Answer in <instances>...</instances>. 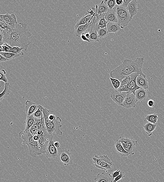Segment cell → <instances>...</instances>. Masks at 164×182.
Wrapping results in <instances>:
<instances>
[{
    "label": "cell",
    "instance_id": "obj_1",
    "mask_svg": "<svg viewBox=\"0 0 164 182\" xmlns=\"http://www.w3.org/2000/svg\"><path fill=\"white\" fill-rule=\"evenodd\" d=\"M0 33L3 36L4 43L8 44L12 47H18L27 51L31 43L29 38L32 35L25 23H18L14 28L1 30Z\"/></svg>",
    "mask_w": 164,
    "mask_h": 182
},
{
    "label": "cell",
    "instance_id": "obj_2",
    "mask_svg": "<svg viewBox=\"0 0 164 182\" xmlns=\"http://www.w3.org/2000/svg\"><path fill=\"white\" fill-rule=\"evenodd\" d=\"M144 60V58H137L134 60L125 59L120 65L111 71L110 76L111 77L118 80L121 82L125 77L133 73H137L146 77L142 71Z\"/></svg>",
    "mask_w": 164,
    "mask_h": 182
},
{
    "label": "cell",
    "instance_id": "obj_3",
    "mask_svg": "<svg viewBox=\"0 0 164 182\" xmlns=\"http://www.w3.org/2000/svg\"><path fill=\"white\" fill-rule=\"evenodd\" d=\"M19 137L24 140L23 143L25 142L28 145L31 156L36 157L42 154L38 142L33 139V135L30 130L27 132L25 130L21 131Z\"/></svg>",
    "mask_w": 164,
    "mask_h": 182
},
{
    "label": "cell",
    "instance_id": "obj_4",
    "mask_svg": "<svg viewBox=\"0 0 164 182\" xmlns=\"http://www.w3.org/2000/svg\"><path fill=\"white\" fill-rule=\"evenodd\" d=\"M117 15V19L118 21V24L123 29L129 23L131 22L132 19L127 10L126 8L122 5L121 6H116L113 8Z\"/></svg>",
    "mask_w": 164,
    "mask_h": 182
},
{
    "label": "cell",
    "instance_id": "obj_5",
    "mask_svg": "<svg viewBox=\"0 0 164 182\" xmlns=\"http://www.w3.org/2000/svg\"><path fill=\"white\" fill-rule=\"evenodd\" d=\"M93 163L95 167L105 170L107 172L111 169L113 163L107 155H95L92 158Z\"/></svg>",
    "mask_w": 164,
    "mask_h": 182
},
{
    "label": "cell",
    "instance_id": "obj_6",
    "mask_svg": "<svg viewBox=\"0 0 164 182\" xmlns=\"http://www.w3.org/2000/svg\"><path fill=\"white\" fill-rule=\"evenodd\" d=\"M61 119L58 116L55 120L45 124L46 130L48 133L53 136L55 134L62 136V132L60 129L62 127V125L61 124Z\"/></svg>",
    "mask_w": 164,
    "mask_h": 182
},
{
    "label": "cell",
    "instance_id": "obj_7",
    "mask_svg": "<svg viewBox=\"0 0 164 182\" xmlns=\"http://www.w3.org/2000/svg\"><path fill=\"white\" fill-rule=\"evenodd\" d=\"M139 75V74L137 73H133L131 74V81L129 84L119 88L117 91L119 92H125L132 93L135 95V91L141 88L137 85L136 81L137 77Z\"/></svg>",
    "mask_w": 164,
    "mask_h": 182
},
{
    "label": "cell",
    "instance_id": "obj_8",
    "mask_svg": "<svg viewBox=\"0 0 164 182\" xmlns=\"http://www.w3.org/2000/svg\"><path fill=\"white\" fill-rule=\"evenodd\" d=\"M119 139L120 140L124 149L127 152L130 153L131 155L134 154L135 145L137 143V140L121 136L120 137Z\"/></svg>",
    "mask_w": 164,
    "mask_h": 182
},
{
    "label": "cell",
    "instance_id": "obj_9",
    "mask_svg": "<svg viewBox=\"0 0 164 182\" xmlns=\"http://www.w3.org/2000/svg\"><path fill=\"white\" fill-rule=\"evenodd\" d=\"M97 18L95 16L93 18L92 24L89 28L86 31L90 33V36L89 40L90 42H99V39L97 31L100 28L97 24L96 22Z\"/></svg>",
    "mask_w": 164,
    "mask_h": 182
},
{
    "label": "cell",
    "instance_id": "obj_10",
    "mask_svg": "<svg viewBox=\"0 0 164 182\" xmlns=\"http://www.w3.org/2000/svg\"><path fill=\"white\" fill-rule=\"evenodd\" d=\"M53 138L49 140L46 148V155L47 158H56L59 156V151L54 145Z\"/></svg>",
    "mask_w": 164,
    "mask_h": 182
},
{
    "label": "cell",
    "instance_id": "obj_11",
    "mask_svg": "<svg viewBox=\"0 0 164 182\" xmlns=\"http://www.w3.org/2000/svg\"><path fill=\"white\" fill-rule=\"evenodd\" d=\"M127 93L125 92H119L115 90L111 93L110 97L114 102L122 106Z\"/></svg>",
    "mask_w": 164,
    "mask_h": 182
},
{
    "label": "cell",
    "instance_id": "obj_12",
    "mask_svg": "<svg viewBox=\"0 0 164 182\" xmlns=\"http://www.w3.org/2000/svg\"><path fill=\"white\" fill-rule=\"evenodd\" d=\"M59 157L61 162L64 165L68 166L72 164L73 159L69 150L66 149L61 150L59 151Z\"/></svg>",
    "mask_w": 164,
    "mask_h": 182
},
{
    "label": "cell",
    "instance_id": "obj_13",
    "mask_svg": "<svg viewBox=\"0 0 164 182\" xmlns=\"http://www.w3.org/2000/svg\"><path fill=\"white\" fill-rule=\"evenodd\" d=\"M137 102L136 98L133 93H128L122 106L127 108H135Z\"/></svg>",
    "mask_w": 164,
    "mask_h": 182
},
{
    "label": "cell",
    "instance_id": "obj_14",
    "mask_svg": "<svg viewBox=\"0 0 164 182\" xmlns=\"http://www.w3.org/2000/svg\"><path fill=\"white\" fill-rule=\"evenodd\" d=\"M106 28L109 33H113L117 35H119L124 33L123 29L121 27L118 23H108Z\"/></svg>",
    "mask_w": 164,
    "mask_h": 182
},
{
    "label": "cell",
    "instance_id": "obj_15",
    "mask_svg": "<svg viewBox=\"0 0 164 182\" xmlns=\"http://www.w3.org/2000/svg\"><path fill=\"white\" fill-rule=\"evenodd\" d=\"M43 113L45 120V124H48L55 120L57 118L56 114L53 111L49 110L46 108H42Z\"/></svg>",
    "mask_w": 164,
    "mask_h": 182
},
{
    "label": "cell",
    "instance_id": "obj_16",
    "mask_svg": "<svg viewBox=\"0 0 164 182\" xmlns=\"http://www.w3.org/2000/svg\"><path fill=\"white\" fill-rule=\"evenodd\" d=\"M2 15L5 22L12 29L15 28V25L18 24V22L16 16L14 14H10L7 13L5 14H2Z\"/></svg>",
    "mask_w": 164,
    "mask_h": 182
},
{
    "label": "cell",
    "instance_id": "obj_17",
    "mask_svg": "<svg viewBox=\"0 0 164 182\" xmlns=\"http://www.w3.org/2000/svg\"><path fill=\"white\" fill-rule=\"evenodd\" d=\"M25 105L26 113L27 116L32 115L38 108L37 104L28 100L26 101Z\"/></svg>",
    "mask_w": 164,
    "mask_h": 182
},
{
    "label": "cell",
    "instance_id": "obj_18",
    "mask_svg": "<svg viewBox=\"0 0 164 182\" xmlns=\"http://www.w3.org/2000/svg\"><path fill=\"white\" fill-rule=\"evenodd\" d=\"M114 146H115L117 152L121 156V157H127L131 155L130 153L127 152L124 149L119 139H117L116 140V141L114 143Z\"/></svg>",
    "mask_w": 164,
    "mask_h": 182
},
{
    "label": "cell",
    "instance_id": "obj_19",
    "mask_svg": "<svg viewBox=\"0 0 164 182\" xmlns=\"http://www.w3.org/2000/svg\"><path fill=\"white\" fill-rule=\"evenodd\" d=\"M136 81L137 84L139 87L146 90H148L149 89V86L146 77L139 74L137 77Z\"/></svg>",
    "mask_w": 164,
    "mask_h": 182
},
{
    "label": "cell",
    "instance_id": "obj_20",
    "mask_svg": "<svg viewBox=\"0 0 164 182\" xmlns=\"http://www.w3.org/2000/svg\"><path fill=\"white\" fill-rule=\"evenodd\" d=\"M137 0H132L126 8L132 19L137 14V10L139 9L137 6Z\"/></svg>",
    "mask_w": 164,
    "mask_h": 182
},
{
    "label": "cell",
    "instance_id": "obj_21",
    "mask_svg": "<svg viewBox=\"0 0 164 182\" xmlns=\"http://www.w3.org/2000/svg\"><path fill=\"white\" fill-rule=\"evenodd\" d=\"M135 96L137 102H144L146 99L147 93L146 90L141 88L135 91Z\"/></svg>",
    "mask_w": 164,
    "mask_h": 182
},
{
    "label": "cell",
    "instance_id": "obj_22",
    "mask_svg": "<svg viewBox=\"0 0 164 182\" xmlns=\"http://www.w3.org/2000/svg\"><path fill=\"white\" fill-rule=\"evenodd\" d=\"M105 17L106 21L108 23H118L116 14L113 9H109L105 14Z\"/></svg>",
    "mask_w": 164,
    "mask_h": 182
},
{
    "label": "cell",
    "instance_id": "obj_23",
    "mask_svg": "<svg viewBox=\"0 0 164 182\" xmlns=\"http://www.w3.org/2000/svg\"><path fill=\"white\" fill-rule=\"evenodd\" d=\"M94 180L96 182H113L111 175H106L105 173H98L95 177Z\"/></svg>",
    "mask_w": 164,
    "mask_h": 182
},
{
    "label": "cell",
    "instance_id": "obj_24",
    "mask_svg": "<svg viewBox=\"0 0 164 182\" xmlns=\"http://www.w3.org/2000/svg\"><path fill=\"white\" fill-rule=\"evenodd\" d=\"M94 17L92 15L89 21L87 24L79 26L76 30H75V35L78 37H80L82 34L84 33L88 29L91 24H92V22L91 21V20Z\"/></svg>",
    "mask_w": 164,
    "mask_h": 182
},
{
    "label": "cell",
    "instance_id": "obj_25",
    "mask_svg": "<svg viewBox=\"0 0 164 182\" xmlns=\"http://www.w3.org/2000/svg\"><path fill=\"white\" fill-rule=\"evenodd\" d=\"M95 8L97 10V14L98 15L106 14L109 10V7L104 1H101L98 5H96Z\"/></svg>",
    "mask_w": 164,
    "mask_h": 182
},
{
    "label": "cell",
    "instance_id": "obj_26",
    "mask_svg": "<svg viewBox=\"0 0 164 182\" xmlns=\"http://www.w3.org/2000/svg\"><path fill=\"white\" fill-rule=\"evenodd\" d=\"M157 124H153L150 123H147L143 126V128L148 136H151L153 132L155 130L157 127Z\"/></svg>",
    "mask_w": 164,
    "mask_h": 182
},
{
    "label": "cell",
    "instance_id": "obj_27",
    "mask_svg": "<svg viewBox=\"0 0 164 182\" xmlns=\"http://www.w3.org/2000/svg\"><path fill=\"white\" fill-rule=\"evenodd\" d=\"M35 118L33 115L30 116H27V119L25 122L26 131H28L32 128L33 125L35 123Z\"/></svg>",
    "mask_w": 164,
    "mask_h": 182
},
{
    "label": "cell",
    "instance_id": "obj_28",
    "mask_svg": "<svg viewBox=\"0 0 164 182\" xmlns=\"http://www.w3.org/2000/svg\"><path fill=\"white\" fill-rule=\"evenodd\" d=\"M105 14H103L100 15H97L96 16V21L100 28H105L107 27L108 22L106 21L105 18Z\"/></svg>",
    "mask_w": 164,
    "mask_h": 182
},
{
    "label": "cell",
    "instance_id": "obj_29",
    "mask_svg": "<svg viewBox=\"0 0 164 182\" xmlns=\"http://www.w3.org/2000/svg\"><path fill=\"white\" fill-rule=\"evenodd\" d=\"M3 92L0 93V101H1L6 98L11 92V87L9 83L5 84Z\"/></svg>",
    "mask_w": 164,
    "mask_h": 182
},
{
    "label": "cell",
    "instance_id": "obj_30",
    "mask_svg": "<svg viewBox=\"0 0 164 182\" xmlns=\"http://www.w3.org/2000/svg\"><path fill=\"white\" fill-rule=\"evenodd\" d=\"M92 16V15L90 14H87L80 18L76 24L75 25V30H76L80 25H84L87 24L89 21Z\"/></svg>",
    "mask_w": 164,
    "mask_h": 182
},
{
    "label": "cell",
    "instance_id": "obj_31",
    "mask_svg": "<svg viewBox=\"0 0 164 182\" xmlns=\"http://www.w3.org/2000/svg\"><path fill=\"white\" fill-rule=\"evenodd\" d=\"M158 117L157 114H153L151 115H147L145 117L144 120L148 123L157 124Z\"/></svg>",
    "mask_w": 164,
    "mask_h": 182
},
{
    "label": "cell",
    "instance_id": "obj_32",
    "mask_svg": "<svg viewBox=\"0 0 164 182\" xmlns=\"http://www.w3.org/2000/svg\"><path fill=\"white\" fill-rule=\"evenodd\" d=\"M38 108L37 110L33 114V115L36 119H41L43 118V116L42 110V108L43 106L39 105H38Z\"/></svg>",
    "mask_w": 164,
    "mask_h": 182
},
{
    "label": "cell",
    "instance_id": "obj_33",
    "mask_svg": "<svg viewBox=\"0 0 164 182\" xmlns=\"http://www.w3.org/2000/svg\"><path fill=\"white\" fill-rule=\"evenodd\" d=\"M0 54L2 55V56H4L9 60H11L15 58H18V57L22 56L21 55L16 54L12 53H6L2 52H0Z\"/></svg>",
    "mask_w": 164,
    "mask_h": 182
},
{
    "label": "cell",
    "instance_id": "obj_34",
    "mask_svg": "<svg viewBox=\"0 0 164 182\" xmlns=\"http://www.w3.org/2000/svg\"><path fill=\"white\" fill-rule=\"evenodd\" d=\"M99 38L102 39L106 37L108 35L107 28H100L97 31Z\"/></svg>",
    "mask_w": 164,
    "mask_h": 182
},
{
    "label": "cell",
    "instance_id": "obj_35",
    "mask_svg": "<svg viewBox=\"0 0 164 182\" xmlns=\"http://www.w3.org/2000/svg\"><path fill=\"white\" fill-rule=\"evenodd\" d=\"M12 47L10 46L8 44L5 43L1 46L0 51L2 52L12 53Z\"/></svg>",
    "mask_w": 164,
    "mask_h": 182
},
{
    "label": "cell",
    "instance_id": "obj_36",
    "mask_svg": "<svg viewBox=\"0 0 164 182\" xmlns=\"http://www.w3.org/2000/svg\"><path fill=\"white\" fill-rule=\"evenodd\" d=\"M111 82L113 85L114 89L115 90H118L121 87V82L118 80L110 77Z\"/></svg>",
    "mask_w": 164,
    "mask_h": 182
},
{
    "label": "cell",
    "instance_id": "obj_37",
    "mask_svg": "<svg viewBox=\"0 0 164 182\" xmlns=\"http://www.w3.org/2000/svg\"><path fill=\"white\" fill-rule=\"evenodd\" d=\"M0 27H1V30H6L10 28L5 22L2 14L0 15Z\"/></svg>",
    "mask_w": 164,
    "mask_h": 182
},
{
    "label": "cell",
    "instance_id": "obj_38",
    "mask_svg": "<svg viewBox=\"0 0 164 182\" xmlns=\"http://www.w3.org/2000/svg\"><path fill=\"white\" fill-rule=\"evenodd\" d=\"M104 2L110 10L113 9L116 5V0H106Z\"/></svg>",
    "mask_w": 164,
    "mask_h": 182
},
{
    "label": "cell",
    "instance_id": "obj_39",
    "mask_svg": "<svg viewBox=\"0 0 164 182\" xmlns=\"http://www.w3.org/2000/svg\"><path fill=\"white\" fill-rule=\"evenodd\" d=\"M131 75L125 77L124 79L121 81V87L119 88L123 87L124 85H125L128 84L131 81Z\"/></svg>",
    "mask_w": 164,
    "mask_h": 182
},
{
    "label": "cell",
    "instance_id": "obj_40",
    "mask_svg": "<svg viewBox=\"0 0 164 182\" xmlns=\"http://www.w3.org/2000/svg\"><path fill=\"white\" fill-rule=\"evenodd\" d=\"M23 49V48L18 47H12V53L16 54L21 55L22 56H23L24 55V53L22 51Z\"/></svg>",
    "mask_w": 164,
    "mask_h": 182
},
{
    "label": "cell",
    "instance_id": "obj_41",
    "mask_svg": "<svg viewBox=\"0 0 164 182\" xmlns=\"http://www.w3.org/2000/svg\"><path fill=\"white\" fill-rule=\"evenodd\" d=\"M0 74L1 75L0 80L4 82L5 83H7L8 80L6 76V72L4 69H1L0 71Z\"/></svg>",
    "mask_w": 164,
    "mask_h": 182
},
{
    "label": "cell",
    "instance_id": "obj_42",
    "mask_svg": "<svg viewBox=\"0 0 164 182\" xmlns=\"http://www.w3.org/2000/svg\"><path fill=\"white\" fill-rule=\"evenodd\" d=\"M125 173L124 172L121 171L119 175L114 179L113 182H117L121 179H123L125 178Z\"/></svg>",
    "mask_w": 164,
    "mask_h": 182
},
{
    "label": "cell",
    "instance_id": "obj_43",
    "mask_svg": "<svg viewBox=\"0 0 164 182\" xmlns=\"http://www.w3.org/2000/svg\"><path fill=\"white\" fill-rule=\"evenodd\" d=\"M121 171L120 170H117L113 172L111 174V176L112 178V180H113V181L114 180V179H115L117 176H118L119 175L120 173L121 172Z\"/></svg>",
    "mask_w": 164,
    "mask_h": 182
},
{
    "label": "cell",
    "instance_id": "obj_44",
    "mask_svg": "<svg viewBox=\"0 0 164 182\" xmlns=\"http://www.w3.org/2000/svg\"><path fill=\"white\" fill-rule=\"evenodd\" d=\"M147 105L150 107L153 108L154 107L155 105V103L154 101L152 100H150L148 101Z\"/></svg>",
    "mask_w": 164,
    "mask_h": 182
},
{
    "label": "cell",
    "instance_id": "obj_45",
    "mask_svg": "<svg viewBox=\"0 0 164 182\" xmlns=\"http://www.w3.org/2000/svg\"><path fill=\"white\" fill-rule=\"evenodd\" d=\"M132 0H124L123 1V3L122 4V6L125 7L127 8L130 2Z\"/></svg>",
    "mask_w": 164,
    "mask_h": 182
},
{
    "label": "cell",
    "instance_id": "obj_46",
    "mask_svg": "<svg viewBox=\"0 0 164 182\" xmlns=\"http://www.w3.org/2000/svg\"><path fill=\"white\" fill-rule=\"evenodd\" d=\"M80 37H81V38L83 41H87V42L89 43L90 42L89 40L86 37L84 34H82L81 36H80Z\"/></svg>",
    "mask_w": 164,
    "mask_h": 182
},
{
    "label": "cell",
    "instance_id": "obj_47",
    "mask_svg": "<svg viewBox=\"0 0 164 182\" xmlns=\"http://www.w3.org/2000/svg\"><path fill=\"white\" fill-rule=\"evenodd\" d=\"M9 60L5 58V57L0 54V62H1L9 61Z\"/></svg>",
    "mask_w": 164,
    "mask_h": 182
},
{
    "label": "cell",
    "instance_id": "obj_48",
    "mask_svg": "<svg viewBox=\"0 0 164 182\" xmlns=\"http://www.w3.org/2000/svg\"><path fill=\"white\" fill-rule=\"evenodd\" d=\"M116 4L118 6H121L123 3V0H116Z\"/></svg>",
    "mask_w": 164,
    "mask_h": 182
},
{
    "label": "cell",
    "instance_id": "obj_49",
    "mask_svg": "<svg viewBox=\"0 0 164 182\" xmlns=\"http://www.w3.org/2000/svg\"><path fill=\"white\" fill-rule=\"evenodd\" d=\"M54 145L57 148H59L60 147L59 143L58 142H54Z\"/></svg>",
    "mask_w": 164,
    "mask_h": 182
}]
</instances>
